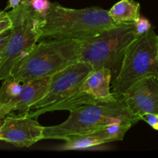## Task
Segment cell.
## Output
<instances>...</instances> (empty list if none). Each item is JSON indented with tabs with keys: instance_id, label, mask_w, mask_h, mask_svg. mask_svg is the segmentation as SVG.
Returning <instances> with one entry per match:
<instances>
[{
	"instance_id": "obj_10",
	"label": "cell",
	"mask_w": 158,
	"mask_h": 158,
	"mask_svg": "<svg viewBox=\"0 0 158 158\" xmlns=\"http://www.w3.org/2000/svg\"><path fill=\"white\" fill-rule=\"evenodd\" d=\"M131 123H112L105 127L84 135L73 136L65 140L60 151H78L100 146L113 141H120L134 126Z\"/></svg>"
},
{
	"instance_id": "obj_1",
	"label": "cell",
	"mask_w": 158,
	"mask_h": 158,
	"mask_svg": "<svg viewBox=\"0 0 158 158\" xmlns=\"http://www.w3.org/2000/svg\"><path fill=\"white\" fill-rule=\"evenodd\" d=\"M117 24L110 16L108 10L98 6L77 9L52 2L40 26V41L83 40Z\"/></svg>"
},
{
	"instance_id": "obj_13",
	"label": "cell",
	"mask_w": 158,
	"mask_h": 158,
	"mask_svg": "<svg viewBox=\"0 0 158 158\" xmlns=\"http://www.w3.org/2000/svg\"><path fill=\"white\" fill-rule=\"evenodd\" d=\"M140 5L134 0H121L113 6L110 16L116 23H136L140 17Z\"/></svg>"
},
{
	"instance_id": "obj_11",
	"label": "cell",
	"mask_w": 158,
	"mask_h": 158,
	"mask_svg": "<svg viewBox=\"0 0 158 158\" xmlns=\"http://www.w3.org/2000/svg\"><path fill=\"white\" fill-rule=\"evenodd\" d=\"M112 72L107 68L91 71L77 91L93 95L101 101H113L119 99L111 91Z\"/></svg>"
},
{
	"instance_id": "obj_4",
	"label": "cell",
	"mask_w": 158,
	"mask_h": 158,
	"mask_svg": "<svg viewBox=\"0 0 158 158\" xmlns=\"http://www.w3.org/2000/svg\"><path fill=\"white\" fill-rule=\"evenodd\" d=\"M137 36L135 23H118L98 35L81 40L80 61L88 62L94 69L107 68L114 80L120 72L127 49Z\"/></svg>"
},
{
	"instance_id": "obj_20",
	"label": "cell",
	"mask_w": 158,
	"mask_h": 158,
	"mask_svg": "<svg viewBox=\"0 0 158 158\" xmlns=\"http://www.w3.org/2000/svg\"><path fill=\"white\" fill-rule=\"evenodd\" d=\"M11 34H12V27L0 33V56L10 39Z\"/></svg>"
},
{
	"instance_id": "obj_6",
	"label": "cell",
	"mask_w": 158,
	"mask_h": 158,
	"mask_svg": "<svg viewBox=\"0 0 158 158\" xmlns=\"http://www.w3.org/2000/svg\"><path fill=\"white\" fill-rule=\"evenodd\" d=\"M148 77L158 79V35L153 28L127 47L120 72L111 83V91L121 98L133 85Z\"/></svg>"
},
{
	"instance_id": "obj_15",
	"label": "cell",
	"mask_w": 158,
	"mask_h": 158,
	"mask_svg": "<svg viewBox=\"0 0 158 158\" xmlns=\"http://www.w3.org/2000/svg\"><path fill=\"white\" fill-rule=\"evenodd\" d=\"M26 2L32 10L44 17L52 4L49 0H26Z\"/></svg>"
},
{
	"instance_id": "obj_7",
	"label": "cell",
	"mask_w": 158,
	"mask_h": 158,
	"mask_svg": "<svg viewBox=\"0 0 158 158\" xmlns=\"http://www.w3.org/2000/svg\"><path fill=\"white\" fill-rule=\"evenodd\" d=\"M93 70L90 63L79 61L52 74L47 92L32 109L40 111L70 97L78 90L83 80Z\"/></svg>"
},
{
	"instance_id": "obj_3",
	"label": "cell",
	"mask_w": 158,
	"mask_h": 158,
	"mask_svg": "<svg viewBox=\"0 0 158 158\" xmlns=\"http://www.w3.org/2000/svg\"><path fill=\"white\" fill-rule=\"evenodd\" d=\"M81 40H41L15 65L11 75L22 83L51 76L80 61Z\"/></svg>"
},
{
	"instance_id": "obj_18",
	"label": "cell",
	"mask_w": 158,
	"mask_h": 158,
	"mask_svg": "<svg viewBox=\"0 0 158 158\" xmlns=\"http://www.w3.org/2000/svg\"><path fill=\"white\" fill-rule=\"evenodd\" d=\"M12 23L6 11H0V33L12 27Z\"/></svg>"
},
{
	"instance_id": "obj_16",
	"label": "cell",
	"mask_w": 158,
	"mask_h": 158,
	"mask_svg": "<svg viewBox=\"0 0 158 158\" xmlns=\"http://www.w3.org/2000/svg\"><path fill=\"white\" fill-rule=\"evenodd\" d=\"M135 27L138 36L147 33V32H149L150 29L152 28L151 27V23H150L149 20H148V19L143 18V17L141 16L140 17L138 21H137L135 23Z\"/></svg>"
},
{
	"instance_id": "obj_17",
	"label": "cell",
	"mask_w": 158,
	"mask_h": 158,
	"mask_svg": "<svg viewBox=\"0 0 158 158\" xmlns=\"http://www.w3.org/2000/svg\"><path fill=\"white\" fill-rule=\"evenodd\" d=\"M140 118L149 124L153 129L158 131V113H147L142 115Z\"/></svg>"
},
{
	"instance_id": "obj_12",
	"label": "cell",
	"mask_w": 158,
	"mask_h": 158,
	"mask_svg": "<svg viewBox=\"0 0 158 158\" xmlns=\"http://www.w3.org/2000/svg\"><path fill=\"white\" fill-rule=\"evenodd\" d=\"M51 77L52 75L23 83L19 96L10 102L14 106V111H19L20 114H28L33 105L47 92Z\"/></svg>"
},
{
	"instance_id": "obj_9",
	"label": "cell",
	"mask_w": 158,
	"mask_h": 158,
	"mask_svg": "<svg viewBox=\"0 0 158 158\" xmlns=\"http://www.w3.org/2000/svg\"><path fill=\"white\" fill-rule=\"evenodd\" d=\"M121 99L130 110L140 117L147 113H158V79L140 80L124 93Z\"/></svg>"
},
{
	"instance_id": "obj_19",
	"label": "cell",
	"mask_w": 158,
	"mask_h": 158,
	"mask_svg": "<svg viewBox=\"0 0 158 158\" xmlns=\"http://www.w3.org/2000/svg\"><path fill=\"white\" fill-rule=\"evenodd\" d=\"M14 112V106L11 103H0V127L4 122V120L9 114Z\"/></svg>"
},
{
	"instance_id": "obj_5",
	"label": "cell",
	"mask_w": 158,
	"mask_h": 158,
	"mask_svg": "<svg viewBox=\"0 0 158 158\" xmlns=\"http://www.w3.org/2000/svg\"><path fill=\"white\" fill-rule=\"evenodd\" d=\"M12 34L0 56V80L11 75L12 68L35 48L40 38V26L44 16L32 10L26 0L9 11Z\"/></svg>"
},
{
	"instance_id": "obj_8",
	"label": "cell",
	"mask_w": 158,
	"mask_h": 158,
	"mask_svg": "<svg viewBox=\"0 0 158 158\" xmlns=\"http://www.w3.org/2000/svg\"><path fill=\"white\" fill-rule=\"evenodd\" d=\"M27 114L7 116L0 127V140L17 148H29L44 140V127Z\"/></svg>"
},
{
	"instance_id": "obj_14",
	"label": "cell",
	"mask_w": 158,
	"mask_h": 158,
	"mask_svg": "<svg viewBox=\"0 0 158 158\" xmlns=\"http://www.w3.org/2000/svg\"><path fill=\"white\" fill-rule=\"evenodd\" d=\"M23 83L12 76L3 80L0 87V103H7L13 101L19 96Z\"/></svg>"
},
{
	"instance_id": "obj_21",
	"label": "cell",
	"mask_w": 158,
	"mask_h": 158,
	"mask_svg": "<svg viewBox=\"0 0 158 158\" xmlns=\"http://www.w3.org/2000/svg\"><path fill=\"white\" fill-rule=\"evenodd\" d=\"M22 0H9V4L6 6L5 10H8L9 9H15L17 6H19Z\"/></svg>"
},
{
	"instance_id": "obj_2",
	"label": "cell",
	"mask_w": 158,
	"mask_h": 158,
	"mask_svg": "<svg viewBox=\"0 0 158 158\" xmlns=\"http://www.w3.org/2000/svg\"><path fill=\"white\" fill-rule=\"evenodd\" d=\"M67 120L56 126L44 127V140H66L73 136L84 135L99 131L112 123L141 120L133 114L121 98L113 101L89 103L71 109Z\"/></svg>"
}]
</instances>
